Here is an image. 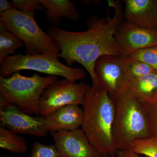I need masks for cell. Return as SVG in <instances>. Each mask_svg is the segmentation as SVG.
<instances>
[{"label": "cell", "mask_w": 157, "mask_h": 157, "mask_svg": "<svg viewBox=\"0 0 157 157\" xmlns=\"http://www.w3.org/2000/svg\"><path fill=\"white\" fill-rule=\"evenodd\" d=\"M114 9L111 18H100L95 15L88 18L87 30L82 32L64 30L58 27H48V34L56 43L60 53L68 66L78 63L89 74L93 85L101 87L96 76L95 65L104 56L121 57L122 50L115 39V34L124 19L121 2L107 1Z\"/></svg>", "instance_id": "6da1fadb"}, {"label": "cell", "mask_w": 157, "mask_h": 157, "mask_svg": "<svg viewBox=\"0 0 157 157\" xmlns=\"http://www.w3.org/2000/svg\"><path fill=\"white\" fill-rule=\"evenodd\" d=\"M82 106L83 119L81 128L92 146L101 155L116 157L118 150L113 134L115 101L106 90L93 85Z\"/></svg>", "instance_id": "7a4b0ae2"}, {"label": "cell", "mask_w": 157, "mask_h": 157, "mask_svg": "<svg viewBox=\"0 0 157 157\" xmlns=\"http://www.w3.org/2000/svg\"><path fill=\"white\" fill-rule=\"evenodd\" d=\"M115 103L114 143L117 150H131L136 140L151 136L144 105L128 90Z\"/></svg>", "instance_id": "3957f363"}, {"label": "cell", "mask_w": 157, "mask_h": 157, "mask_svg": "<svg viewBox=\"0 0 157 157\" xmlns=\"http://www.w3.org/2000/svg\"><path fill=\"white\" fill-rule=\"evenodd\" d=\"M57 76H41L34 73L31 76L16 72L7 78L0 76V94L24 112L39 114V103L42 94Z\"/></svg>", "instance_id": "277c9868"}, {"label": "cell", "mask_w": 157, "mask_h": 157, "mask_svg": "<svg viewBox=\"0 0 157 157\" xmlns=\"http://www.w3.org/2000/svg\"><path fill=\"white\" fill-rule=\"evenodd\" d=\"M36 13L13 8L0 14V21L24 42L26 54L49 55L59 57L60 51L56 43L38 25L34 17Z\"/></svg>", "instance_id": "5b68a950"}, {"label": "cell", "mask_w": 157, "mask_h": 157, "mask_svg": "<svg viewBox=\"0 0 157 157\" xmlns=\"http://www.w3.org/2000/svg\"><path fill=\"white\" fill-rule=\"evenodd\" d=\"M59 57L49 55L16 54L8 57L0 67V76L7 78L21 70H32L48 76H60L73 82L86 76L83 69L62 63Z\"/></svg>", "instance_id": "8992f818"}, {"label": "cell", "mask_w": 157, "mask_h": 157, "mask_svg": "<svg viewBox=\"0 0 157 157\" xmlns=\"http://www.w3.org/2000/svg\"><path fill=\"white\" fill-rule=\"evenodd\" d=\"M90 86L84 81L71 82L66 78L51 84L42 94L39 114L45 116L70 105H82Z\"/></svg>", "instance_id": "52a82bcc"}, {"label": "cell", "mask_w": 157, "mask_h": 157, "mask_svg": "<svg viewBox=\"0 0 157 157\" xmlns=\"http://www.w3.org/2000/svg\"><path fill=\"white\" fill-rule=\"evenodd\" d=\"M0 121L2 126L17 134L45 137L49 132L44 116L36 117L24 112L1 94Z\"/></svg>", "instance_id": "ba28073f"}, {"label": "cell", "mask_w": 157, "mask_h": 157, "mask_svg": "<svg viewBox=\"0 0 157 157\" xmlns=\"http://www.w3.org/2000/svg\"><path fill=\"white\" fill-rule=\"evenodd\" d=\"M96 76L101 87L114 101L128 90L124 59L111 55L100 58L95 65Z\"/></svg>", "instance_id": "9c48e42d"}, {"label": "cell", "mask_w": 157, "mask_h": 157, "mask_svg": "<svg viewBox=\"0 0 157 157\" xmlns=\"http://www.w3.org/2000/svg\"><path fill=\"white\" fill-rule=\"evenodd\" d=\"M115 39L122 50L121 57H126L157 45V29L145 28L125 20L117 31Z\"/></svg>", "instance_id": "30bf717a"}, {"label": "cell", "mask_w": 157, "mask_h": 157, "mask_svg": "<svg viewBox=\"0 0 157 157\" xmlns=\"http://www.w3.org/2000/svg\"><path fill=\"white\" fill-rule=\"evenodd\" d=\"M55 144L63 157H101L81 128L51 133Z\"/></svg>", "instance_id": "8fae6325"}, {"label": "cell", "mask_w": 157, "mask_h": 157, "mask_svg": "<svg viewBox=\"0 0 157 157\" xmlns=\"http://www.w3.org/2000/svg\"><path fill=\"white\" fill-rule=\"evenodd\" d=\"M124 19L139 26L157 29V0H125Z\"/></svg>", "instance_id": "7c38bea8"}, {"label": "cell", "mask_w": 157, "mask_h": 157, "mask_svg": "<svg viewBox=\"0 0 157 157\" xmlns=\"http://www.w3.org/2000/svg\"><path fill=\"white\" fill-rule=\"evenodd\" d=\"M44 117L46 129L51 133L73 131L81 128L83 110L78 105H68Z\"/></svg>", "instance_id": "4fadbf2b"}, {"label": "cell", "mask_w": 157, "mask_h": 157, "mask_svg": "<svg viewBox=\"0 0 157 157\" xmlns=\"http://www.w3.org/2000/svg\"><path fill=\"white\" fill-rule=\"evenodd\" d=\"M45 9L47 21L54 26L58 27L63 18L76 22L80 17L76 6L69 0H40Z\"/></svg>", "instance_id": "5bb4252c"}, {"label": "cell", "mask_w": 157, "mask_h": 157, "mask_svg": "<svg viewBox=\"0 0 157 157\" xmlns=\"http://www.w3.org/2000/svg\"><path fill=\"white\" fill-rule=\"evenodd\" d=\"M128 90L144 105L149 104L157 98V72L128 83Z\"/></svg>", "instance_id": "9a60e30c"}, {"label": "cell", "mask_w": 157, "mask_h": 157, "mask_svg": "<svg viewBox=\"0 0 157 157\" xmlns=\"http://www.w3.org/2000/svg\"><path fill=\"white\" fill-rule=\"evenodd\" d=\"M25 46L24 42L6 28L0 21V64H2L9 56L15 55L17 48Z\"/></svg>", "instance_id": "2e32d148"}, {"label": "cell", "mask_w": 157, "mask_h": 157, "mask_svg": "<svg viewBox=\"0 0 157 157\" xmlns=\"http://www.w3.org/2000/svg\"><path fill=\"white\" fill-rule=\"evenodd\" d=\"M0 147L18 155L24 154L28 150L24 137L2 126L0 127Z\"/></svg>", "instance_id": "e0dca14e"}, {"label": "cell", "mask_w": 157, "mask_h": 157, "mask_svg": "<svg viewBox=\"0 0 157 157\" xmlns=\"http://www.w3.org/2000/svg\"><path fill=\"white\" fill-rule=\"evenodd\" d=\"M124 59L126 78L128 83L155 71L150 66L132 56L124 57Z\"/></svg>", "instance_id": "ac0fdd59"}, {"label": "cell", "mask_w": 157, "mask_h": 157, "mask_svg": "<svg viewBox=\"0 0 157 157\" xmlns=\"http://www.w3.org/2000/svg\"><path fill=\"white\" fill-rule=\"evenodd\" d=\"M131 150L140 155L157 157V137L151 136L136 140L132 144Z\"/></svg>", "instance_id": "d6986e66"}, {"label": "cell", "mask_w": 157, "mask_h": 157, "mask_svg": "<svg viewBox=\"0 0 157 157\" xmlns=\"http://www.w3.org/2000/svg\"><path fill=\"white\" fill-rule=\"evenodd\" d=\"M28 157H63L55 145L42 144L39 142L33 144Z\"/></svg>", "instance_id": "ffe728a7"}, {"label": "cell", "mask_w": 157, "mask_h": 157, "mask_svg": "<svg viewBox=\"0 0 157 157\" xmlns=\"http://www.w3.org/2000/svg\"><path fill=\"white\" fill-rule=\"evenodd\" d=\"M131 56L145 63L157 72V45L138 51Z\"/></svg>", "instance_id": "44dd1931"}, {"label": "cell", "mask_w": 157, "mask_h": 157, "mask_svg": "<svg viewBox=\"0 0 157 157\" xmlns=\"http://www.w3.org/2000/svg\"><path fill=\"white\" fill-rule=\"evenodd\" d=\"M13 8L29 13H36V11H45V9L40 0H12Z\"/></svg>", "instance_id": "7402d4cb"}, {"label": "cell", "mask_w": 157, "mask_h": 157, "mask_svg": "<svg viewBox=\"0 0 157 157\" xmlns=\"http://www.w3.org/2000/svg\"><path fill=\"white\" fill-rule=\"evenodd\" d=\"M144 106L151 136L157 137V98Z\"/></svg>", "instance_id": "603a6c76"}, {"label": "cell", "mask_w": 157, "mask_h": 157, "mask_svg": "<svg viewBox=\"0 0 157 157\" xmlns=\"http://www.w3.org/2000/svg\"><path fill=\"white\" fill-rule=\"evenodd\" d=\"M116 157H147L135 153L132 150L126 151L118 150Z\"/></svg>", "instance_id": "cb8c5ba5"}, {"label": "cell", "mask_w": 157, "mask_h": 157, "mask_svg": "<svg viewBox=\"0 0 157 157\" xmlns=\"http://www.w3.org/2000/svg\"><path fill=\"white\" fill-rule=\"evenodd\" d=\"M13 8L12 3L7 0L0 1V14L9 11Z\"/></svg>", "instance_id": "d4e9b609"}, {"label": "cell", "mask_w": 157, "mask_h": 157, "mask_svg": "<svg viewBox=\"0 0 157 157\" xmlns=\"http://www.w3.org/2000/svg\"><path fill=\"white\" fill-rule=\"evenodd\" d=\"M101 157H111L107 155H102Z\"/></svg>", "instance_id": "484cf974"}]
</instances>
